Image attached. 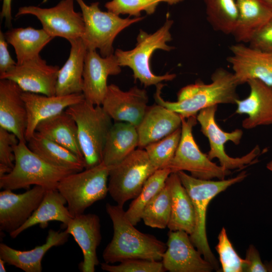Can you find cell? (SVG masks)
<instances>
[{"label":"cell","instance_id":"cell-43","mask_svg":"<svg viewBox=\"0 0 272 272\" xmlns=\"http://www.w3.org/2000/svg\"><path fill=\"white\" fill-rule=\"evenodd\" d=\"M4 33L0 31V75L8 72L17 64L12 58Z\"/></svg>","mask_w":272,"mask_h":272},{"label":"cell","instance_id":"cell-22","mask_svg":"<svg viewBox=\"0 0 272 272\" xmlns=\"http://www.w3.org/2000/svg\"><path fill=\"white\" fill-rule=\"evenodd\" d=\"M247 83L250 87L249 95L236 103V113L248 116L242 121V127L248 129L272 124V86L257 79L250 80Z\"/></svg>","mask_w":272,"mask_h":272},{"label":"cell","instance_id":"cell-12","mask_svg":"<svg viewBox=\"0 0 272 272\" xmlns=\"http://www.w3.org/2000/svg\"><path fill=\"white\" fill-rule=\"evenodd\" d=\"M35 16L40 22L42 29L53 38L62 37L69 42L81 38L84 31L82 13L74 10V0H61L50 8L29 6L20 7L16 16Z\"/></svg>","mask_w":272,"mask_h":272},{"label":"cell","instance_id":"cell-44","mask_svg":"<svg viewBox=\"0 0 272 272\" xmlns=\"http://www.w3.org/2000/svg\"><path fill=\"white\" fill-rule=\"evenodd\" d=\"M12 1L3 0L1 18L5 20L6 26L10 27L12 26Z\"/></svg>","mask_w":272,"mask_h":272},{"label":"cell","instance_id":"cell-30","mask_svg":"<svg viewBox=\"0 0 272 272\" xmlns=\"http://www.w3.org/2000/svg\"><path fill=\"white\" fill-rule=\"evenodd\" d=\"M36 131L44 137L70 150L84 160L74 119L64 111L40 122Z\"/></svg>","mask_w":272,"mask_h":272},{"label":"cell","instance_id":"cell-32","mask_svg":"<svg viewBox=\"0 0 272 272\" xmlns=\"http://www.w3.org/2000/svg\"><path fill=\"white\" fill-rule=\"evenodd\" d=\"M4 34L15 49L17 64L40 56V51L53 38L42 28L31 27L12 28Z\"/></svg>","mask_w":272,"mask_h":272},{"label":"cell","instance_id":"cell-39","mask_svg":"<svg viewBox=\"0 0 272 272\" xmlns=\"http://www.w3.org/2000/svg\"><path fill=\"white\" fill-rule=\"evenodd\" d=\"M101 268L109 272H164L166 270L162 261L142 259H129L116 265L103 262Z\"/></svg>","mask_w":272,"mask_h":272},{"label":"cell","instance_id":"cell-6","mask_svg":"<svg viewBox=\"0 0 272 272\" xmlns=\"http://www.w3.org/2000/svg\"><path fill=\"white\" fill-rule=\"evenodd\" d=\"M65 111L77 123L85 169L99 164L102 161L106 138L112 125V119L101 105H95L85 99L69 106Z\"/></svg>","mask_w":272,"mask_h":272},{"label":"cell","instance_id":"cell-37","mask_svg":"<svg viewBox=\"0 0 272 272\" xmlns=\"http://www.w3.org/2000/svg\"><path fill=\"white\" fill-rule=\"evenodd\" d=\"M183 0H112L106 3L105 7L108 11L117 15L128 14L139 17L141 12L145 11L147 14H153L157 6L162 2L172 5Z\"/></svg>","mask_w":272,"mask_h":272},{"label":"cell","instance_id":"cell-24","mask_svg":"<svg viewBox=\"0 0 272 272\" xmlns=\"http://www.w3.org/2000/svg\"><path fill=\"white\" fill-rule=\"evenodd\" d=\"M69 235L65 230L60 232L50 229L44 244L26 251L17 250L2 243L0 244V258L6 263L25 272H41L44 255L52 247L64 244Z\"/></svg>","mask_w":272,"mask_h":272},{"label":"cell","instance_id":"cell-16","mask_svg":"<svg viewBox=\"0 0 272 272\" xmlns=\"http://www.w3.org/2000/svg\"><path fill=\"white\" fill-rule=\"evenodd\" d=\"M167 249L162 262L170 272H210L214 268L192 243L189 235L183 231H170Z\"/></svg>","mask_w":272,"mask_h":272},{"label":"cell","instance_id":"cell-9","mask_svg":"<svg viewBox=\"0 0 272 272\" xmlns=\"http://www.w3.org/2000/svg\"><path fill=\"white\" fill-rule=\"evenodd\" d=\"M156 170L145 150L135 149L110 168L108 193L117 205L123 207L139 195L146 180Z\"/></svg>","mask_w":272,"mask_h":272},{"label":"cell","instance_id":"cell-4","mask_svg":"<svg viewBox=\"0 0 272 272\" xmlns=\"http://www.w3.org/2000/svg\"><path fill=\"white\" fill-rule=\"evenodd\" d=\"M26 142L15 146L14 166L9 173L0 177V188L15 190L39 185L46 189H57L59 181L75 172L54 166L31 151Z\"/></svg>","mask_w":272,"mask_h":272},{"label":"cell","instance_id":"cell-7","mask_svg":"<svg viewBox=\"0 0 272 272\" xmlns=\"http://www.w3.org/2000/svg\"><path fill=\"white\" fill-rule=\"evenodd\" d=\"M109 171L110 168L102 162L71 173L59 181L57 189L65 199L73 217L84 214L87 208L106 197Z\"/></svg>","mask_w":272,"mask_h":272},{"label":"cell","instance_id":"cell-10","mask_svg":"<svg viewBox=\"0 0 272 272\" xmlns=\"http://www.w3.org/2000/svg\"><path fill=\"white\" fill-rule=\"evenodd\" d=\"M197 121L196 116L182 118L180 142L167 168L172 173L189 171L192 176L201 179H225L230 174V170L212 162L208 155L200 151L195 141L192 129Z\"/></svg>","mask_w":272,"mask_h":272},{"label":"cell","instance_id":"cell-46","mask_svg":"<svg viewBox=\"0 0 272 272\" xmlns=\"http://www.w3.org/2000/svg\"><path fill=\"white\" fill-rule=\"evenodd\" d=\"M269 8L272 9V0H262Z\"/></svg>","mask_w":272,"mask_h":272},{"label":"cell","instance_id":"cell-11","mask_svg":"<svg viewBox=\"0 0 272 272\" xmlns=\"http://www.w3.org/2000/svg\"><path fill=\"white\" fill-rule=\"evenodd\" d=\"M217 107L216 105L202 109L196 115L197 121L200 125V130L209 142V158L211 160L217 158L220 166L228 170L242 169L256 163L258 161L257 158L261 153L258 145L241 157L233 158L226 154L225 144L231 141L236 145H239L243 135V131L240 129H236L231 132L223 130L215 120Z\"/></svg>","mask_w":272,"mask_h":272},{"label":"cell","instance_id":"cell-23","mask_svg":"<svg viewBox=\"0 0 272 272\" xmlns=\"http://www.w3.org/2000/svg\"><path fill=\"white\" fill-rule=\"evenodd\" d=\"M182 118L177 113L157 103L148 107L137 127L138 147L143 149L171 134L181 126Z\"/></svg>","mask_w":272,"mask_h":272},{"label":"cell","instance_id":"cell-2","mask_svg":"<svg viewBox=\"0 0 272 272\" xmlns=\"http://www.w3.org/2000/svg\"><path fill=\"white\" fill-rule=\"evenodd\" d=\"M106 211L113 224V235L103 252L105 262H120L129 259H162L167 245L137 229L127 218L123 207L107 203Z\"/></svg>","mask_w":272,"mask_h":272},{"label":"cell","instance_id":"cell-8","mask_svg":"<svg viewBox=\"0 0 272 272\" xmlns=\"http://www.w3.org/2000/svg\"><path fill=\"white\" fill-rule=\"evenodd\" d=\"M75 1L81 8L84 22L81 38L88 50L98 49L103 57L113 54V41L121 31L144 19L141 17L122 18L112 12L102 11L99 2L88 5L83 0Z\"/></svg>","mask_w":272,"mask_h":272},{"label":"cell","instance_id":"cell-31","mask_svg":"<svg viewBox=\"0 0 272 272\" xmlns=\"http://www.w3.org/2000/svg\"><path fill=\"white\" fill-rule=\"evenodd\" d=\"M28 146L47 162L75 172L86 168L85 160L70 150L52 141L37 132L27 142Z\"/></svg>","mask_w":272,"mask_h":272},{"label":"cell","instance_id":"cell-27","mask_svg":"<svg viewBox=\"0 0 272 272\" xmlns=\"http://www.w3.org/2000/svg\"><path fill=\"white\" fill-rule=\"evenodd\" d=\"M139 146L137 127L125 122L112 124L105 143L102 162L111 168L130 155Z\"/></svg>","mask_w":272,"mask_h":272},{"label":"cell","instance_id":"cell-3","mask_svg":"<svg viewBox=\"0 0 272 272\" xmlns=\"http://www.w3.org/2000/svg\"><path fill=\"white\" fill-rule=\"evenodd\" d=\"M183 186L186 189L193 203L195 225L193 233L189 235L193 245L203 258L209 261L214 269H218L219 264L209 246L206 233V214L211 200L220 192L247 176L245 171L228 179L213 181L197 178L183 171L177 172Z\"/></svg>","mask_w":272,"mask_h":272},{"label":"cell","instance_id":"cell-35","mask_svg":"<svg viewBox=\"0 0 272 272\" xmlns=\"http://www.w3.org/2000/svg\"><path fill=\"white\" fill-rule=\"evenodd\" d=\"M171 211L170 191L166 181L164 187L144 208L142 220L148 226L164 229L168 225Z\"/></svg>","mask_w":272,"mask_h":272},{"label":"cell","instance_id":"cell-34","mask_svg":"<svg viewBox=\"0 0 272 272\" xmlns=\"http://www.w3.org/2000/svg\"><path fill=\"white\" fill-rule=\"evenodd\" d=\"M207 20L213 28L225 34H232L238 20L236 0H204Z\"/></svg>","mask_w":272,"mask_h":272},{"label":"cell","instance_id":"cell-1","mask_svg":"<svg viewBox=\"0 0 272 272\" xmlns=\"http://www.w3.org/2000/svg\"><path fill=\"white\" fill-rule=\"evenodd\" d=\"M212 82L197 81L181 88L175 102L164 100L161 97L163 85H156L154 98L156 103L187 118L196 116L205 108L219 104H236L239 99L236 92L239 86L233 73L220 67L211 77Z\"/></svg>","mask_w":272,"mask_h":272},{"label":"cell","instance_id":"cell-33","mask_svg":"<svg viewBox=\"0 0 272 272\" xmlns=\"http://www.w3.org/2000/svg\"><path fill=\"white\" fill-rule=\"evenodd\" d=\"M171 173L168 168L158 169L146 180L139 195L125 211L127 218L133 225L135 226L142 220L144 208L164 187Z\"/></svg>","mask_w":272,"mask_h":272},{"label":"cell","instance_id":"cell-36","mask_svg":"<svg viewBox=\"0 0 272 272\" xmlns=\"http://www.w3.org/2000/svg\"><path fill=\"white\" fill-rule=\"evenodd\" d=\"M181 134L180 127L161 140L144 148L150 161L157 170L167 168L174 156Z\"/></svg>","mask_w":272,"mask_h":272},{"label":"cell","instance_id":"cell-5","mask_svg":"<svg viewBox=\"0 0 272 272\" xmlns=\"http://www.w3.org/2000/svg\"><path fill=\"white\" fill-rule=\"evenodd\" d=\"M173 21L167 19L164 25L152 34L140 30L135 47L130 50L117 49L114 53L120 66H128L133 71L135 80H139L145 87L157 85L163 81H171L175 74H154L150 67V58L157 49L169 51L174 48L166 44L172 40L170 29Z\"/></svg>","mask_w":272,"mask_h":272},{"label":"cell","instance_id":"cell-28","mask_svg":"<svg viewBox=\"0 0 272 272\" xmlns=\"http://www.w3.org/2000/svg\"><path fill=\"white\" fill-rule=\"evenodd\" d=\"M65 199L57 189H47L36 210L23 225L10 234V237L15 238L25 230L37 224L45 228L51 221L60 222L66 227L73 217L65 206Z\"/></svg>","mask_w":272,"mask_h":272},{"label":"cell","instance_id":"cell-29","mask_svg":"<svg viewBox=\"0 0 272 272\" xmlns=\"http://www.w3.org/2000/svg\"><path fill=\"white\" fill-rule=\"evenodd\" d=\"M238 18L232 33L238 43H249L272 17V9L262 0H236Z\"/></svg>","mask_w":272,"mask_h":272},{"label":"cell","instance_id":"cell-45","mask_svg":"<svg viewBox=\"0 0 272 272\" xmlns=\"http://www.w3.org/2000/svg\"><path fill=\"white\" fill-rule=\"evenodd\" d=\"M5 263L6 262L0 258V271L1 272H6L7 271L5 266Z\"/></svg>","mask_w":272,"mask_h":272},{"label":"cell","instance_id":"cell-40","mask_svg":"<svg viewBox=\"0 0 272 272\" xmlns=\"http://www.w3.org/2000/svg\"><path fill=\"white\" fill-rule=\"evenodd\" d=\"M19 140L13 133L0 127V177L9 173L14 166V149Z\"/></svg>","mask_w":272,"mask_h":272},{"label":"cell","instance_id":"cell-42","mask_svg":"<svg viewBox=\"0 0 272 272\" xmlns=\"http://www.w3.org/2000/svg\"><path fill=\"white\" fill-rule=\"evenodd\" d=\"M246 261L244 271L267 272L272 271V261L264 263L258 251L253 245H250L246 251Z\"/></svg>","mask_w":272,"mask_h":272},{"label":"cell","instance_id":"cell-47","mask_svg":"<svg viewBox=\"0 0 272 272\" xmlns=\"http://www.w3.org/2000/svg\"><path fill=\"white\" fill-rule=\"evenodd\" d=\"M266 167L272 172V160L267 164Z\"/></svg>","mask_w":272,"mask_h":272},{"label":"cell","instance_id":"cell-13","mask_svg":"<svg viewBox=\"0 0 272 272\" xmlns=\"http://www.w3.org/2000/svg\"><path fill=\"white\" fill-rule=\"evenodd\" d=\"M59 67L49 65L40 56L17 64L5 73L0 79L15 82L24 92L55 95Z\"/></svg>","mask_w":272,"mask_h":272},{"label":"cell","instance_id":"cell-25","mask_svg":"<svg viewBox=\"0 0 272 272\" xmlns=\"http://www.w3.org/2000/svg\"><path fill=\"white\" fill-rule=\"evenodd\" d=\"M69 57L59 69L55 95L65 96L83 93V72L87 48L81 38L69 42Z\"/></svg>","mask_w":272,"mask_h":272},{"label":"cell","instance_id":"cell-21","mask_svg":"<svg viewBox=\"0 0 272 272\" xmlns=\"http://www.w3.org/2000/svg\"><path fill=\"white\" fill-rule=\"evenodd\" d=\"M23 92L14 81L0 79V127L13 133L19 141L26 142L27 111Z\"/></svg>","mask_w":272,"mask_h":272},{"label":"cell","instance_id":"cell-17","mask_svg":"<svg viewBox=\"0 0 272 272\" xmlns=\"http://www.w3.org/2000/svg\"><path fill=\"white\" fill-rule=\"evenodd\" d=\"M227 58L239 85L257 79L272 86V52H266L238 43L230 48Z\"/></svg>","mask_w":272,"mask_h":272},{"label":"cell","instance_id":"cell-14","mask_svg":"<svg viewBox=\"0 0 272 272\" xmlns=\"http://www.w3.org/2000/svg\"><path fill=\"white\" fill-rule=\"evenodd\" d=\"M47 190L34 185L22 193L16 194L9 189L1 191V231L10 234L23 225L38 208Z\"/></svg>","mask_w":272,"mask_h":272},{"label":"cell","instance_id":"cell-20","mask_svg":"<svg viewBox=\"0 0 272 272\" xmlns=\"http://www.w3.org/2000/svg\"><path fill=\"white\" fill-rule=\"evenodd\" d=\"M22 97L27 111L25 133L27 142L33 136L36 127L40 122L65 111L69 106L85 99L83 93L47 96L23 92Z\"/></svg>","mask_w":272,"mask_h":272},{"label":"cell","instance_id":"cell-15","mask_svg":"<svg viewBox=\"0 0 272 272\" xmlns=\"http://www.w3.org/2000/svg\"><path fill=\"white\" fill-rule=\"evenodd\" d=\"M148 96L144 89L134 86L123 91L114 84L108 85L101 106L112 119L137 127L147 109Z\"/></svg>","mask_w":272,"mask_h":272},{"label":"cell","instance_id":"cell-38","mask_svg":"<svg viewBox=\"0 0 272 272\" xmlns=\"http://www.w3.org/2000/svg\"><path fill=\"white\" fill-rule=\"evenodd\" d=\"M216 249L219 255L222 271H244L246 260L241 258L236 252L224 227L218 236V243Z\"/></svg>","mask_w":272,"mask_h":272},{"label":"cell","instance_id":"cell-18","mask_svg":"<svg viewBox=\"0 0 272 272\" xmlns=\"http://www.w3.org/2000/svg\"><path fill=\"white\" fill-rule=\"evenodd\" d=\"M121 71L114 54L103 57L96 50H87L83 76L85 99L95 105H101L108 86V77L118 75Z\"/></svg>","mask_w":272,"mask_h":272},{"label":"cell","instance_id":"cell-41","mask_svg":"<svg viewBox=\"0 0 272 272\" xmlns=\"http://www.w3.org/2000/svg\"><path fill=\"white\" fill-rule=\"evenodd\" d=\"M249 44L253 48L272 52V17L253 35Z\"/></svg>","mask_w":272,"mask_h":272},{"label":"cell","instance_id":"cell-19","mask_svg":"<svg viewBox=\"0 0 272 272\" xmlns=\"http://www.w3.org/2000/svg\"><path fill=\"white\" fill-rule=\"evenodd\" d=\"M65 230L82 250L83 260L79 265L80 270L94 272L99 263L96 251L102 239L99 217L95 214H82L73 217Z\"/></svg>","mask_w":272,"mask_h":272},{"label":"cell","instance_id":"cell-26","mask_svg":"<svg viewBox=\"0 0 272 272\" xmlns=\"http://www.w3.org/2000/svg\"><path fill=\"white\" fill-rule=\"evenodd\" d=\"M171 195V211L167 227L170 231H183L189 235L195 228L194 210L191 199L177 173L167 179Z\"/></svg>","mask_w":272,"mask_h":272}]
</instances>
